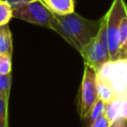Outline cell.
I'll use <instances>...</instances> for the list:
<instances>
[{"instance_id": "obj_1", "label": "cell", "mask_w": 127, "mask_h": 127, "mask_svg": "<svg viewBox=\"0 0 127 127\" xmlns=\"http://www.w3.org/2000/svg\"><path fill=\"white\" fill-rule=\"evenodd\" d=\"M100 22L101 18L90 20L75 12L64 16L54 15L51 30L57 32L80 54L83 48L96 36Z\"/></svg>"}, {"instance_id": "obj_2", "label": "cell", "mask_w": 127, "mask_h": 127, "mask_svg": "<svg viewBox=\"0 0 127 127\" xmlns=\"http://www.w3.org/2000/svg\"><path fill=\"white\" fill-rule=\"evenodd\" d=\"M84 60V64L92 66L96 71L107 62L110 61L107 31H106V16L101 17L100 27L96 36L83 48L80 53Z\"/></svg>"}, {"instance_id": "obj_3", "label": "cell", "mask_w": 127, "mask_h": 127, "mask_svg": "<svg viewBox=\"0 0 127 127\" xmlns=\"http://www.w3.org/2000/svg\"><path fill=\"white\" fill-rule=\"evenodd\" d=\"M97 77L107 82L118 98H127V60L117 59L105 63L98 70Z\"/></svg>"}, {"instance_id": "obj_4", "label": "cell", "mask_w": 127, "mask_h": 127, "mask_svg": "<svg viewBox=\"0 0 127 127\" xmlns=\"http://www.w3.org/2000/svg\"><path fill=\"white\" fill-rule=\"evenodd\" d=\"M126 10L127 5L124 0H113L109 10L105 14L110 61L117 60L119 56V27Z\"/></svg>"}, {"instance_id": "obj_5", "label": "cell", "mask_w": 127, "mask_h": 127, "mask_svg": "<svg viewBox=\"0 0 127 127\" xmlns=\"http://www.w3.org/2000/svg\"><path fill=\"white\" fill-rule=\"evenodd\" d=\"M13 18L51 29L54 14L45 6L42 0H33L13 8Z\"/></svg>"}, {"instance_id": "obj_6", "label": "cell", "mask_w": 127, "mask_h": 127, "mask_svg": "<svg viewBox=\"0 0 127 127\" xmlns=\"http://www.w3.org/2000/svg\"><path fill=\"white\" fill-rule=\"evenodd\" d=\"M98 99L97 93V71L87 64H84L83 76L79 95V114L86 118L95 101Z\"/></svg>"}, {"instance_id": "obj_7", "label": "cell", "mask_w": 127, "mask_h": 127, "mask_svg": "<svg viewBox=\"0 0 127 127\" xmlns=\"http://www.w3.org/2000/svg\"><path fill=\"white\" fill-rule=\"evenodd\" d=\"M42 2L54 15L64 16L74 12L73 0H42Z\"/></svg>"}, {"instance_id": "obj_8", "label": "cell", "mask_w": 127, "mask_h": 127, "mask_svg": "<svg viewBox=\"0 0 127 127\" xmlns=\"http://www.w3.org/2000/svg\"><path fill=\"white\" fill-rule=\"evenodd\" d=\"M0 53L13 54V40L8 24L0 26Z\"/></svg>"}, {"instance_id": "obj_9", "label": "cell", "mask_w": 127, "mask_h": 127, "mask_svg": "<svg viewBox=\"0 0 127 127\" xmlns=\"http://www.w3.org/2000/svg\"><path fill=\"white\" fill-rule=\"evenodd\" d=\"M120 104H121V98L115 97L111 101L106 103L104 115L109 120L111 124L119 120V111H120Z\"/></svg>"}, {"instance_id": "obj_10", "label": "cell", "mask_w": 127, "mask_h": 127, "mask_svg": "<svg viewBox=\"0 0 127 127\" xmlns=\"http://www.w3.org/2000/svg\"><path fill=\"white\" fill-rule=\"evenodd\" d=\"M127 48V10L120 22L119 27V56L118 59H122Z\"/></svg>"}, {"instance_id": "obj_11", "label": "cell", "mask_w": 127, "mask_h": 127, "mask_svg": "<svg viewBox=\"0 0 127 127\" xmlns=\"http://www.w3.org/2000/svg\"><path fill=\"white\" fill-rule=\"evenodd\" d=\"M97 93H98V98L102 99L106 103L116 97L111 86L107 82L99 79L98 77H97Z\"/></svg>"}, {"instance_id": "obj_12", "label": "cell", "mask_w": 127, "mask_h": 127, "mask_svg": "<svg viewBox=\"0 0 127 127\" xmlns=\"http://www.w3.org/2000/svg\"><path fill=\"white\" fill-rule=\"evenodd\" d=\"M13 18V7L6 1L0 0V26L6 25Z\"/></svg>"}, {"instance_id": "obj_13", "label": "cell", "mask_w": 127, "mask_h": 127, "mask_svg": "<svg viewBox=\"0 0 127 127\" xmlns=\"http://www.w3.org/2000/svg\"><path fill=\"white\" fill-rule=\"evenodd\" d=\"M105 106H106V102H104L102 99L98 98L95 103L92 105L89 114H88V118L90 120V122L96 120L97 118H99L100 116L104 115V111H105Z\"/></svg>"}, {"instance_id": "obj_14", "label": "cell", "mask_w": 127, "mask_h": 127, "mask_svg": "<svg viewBox=\"0 0 127 127\" xmlns=\"http://www.w3.org/2000/svg\"><path fill=\"white\" fill-rule=\"evenodd\" d=\"M12 82V74H1L0 73V97L8 98L10 95Z\"/></svg>"}, {"instance_id": "obj_15", "label": "cell", "mask_w": 127, "mask_h": 127, "mask_svg": "<svg viewBox=\"0 0 127 127\" xmlns=\"http://www.w3.org/2000/svg\"><path fill=\"white\" fill-rule=\"evenodd\" d=\"M12 71V55L0 53V73L9 74Z\"/></svg>"}, {"instance_id": "obj_16", "label": "cell", "mask_w": 127, "mask_h": 127, "mask_svg": "<svg viewBox=\"0 0 127 127\" xmlns=\"http://www.w3.org/2000/svg\"><path fill=\"white\" fill-rule=\"evenodd\" d=\"M8 100L0 97V127H8Z\"/></svg>"}, {"instance_id": "obj_17", "label": "cell", "mask_w": 127, "mask_h": 127, "mask_svg": "<svg viewBox=\"0 0 127 127\" xmlns=\"http://www.w3.org/2000/svg\"><path fill=\"white\" fill-rule=\"evenodd\" d=\"M111 123L109 122V120L106 118L105 115L100 116L99 118H97L96 120L92 121L90 123L89 127H111Z\"/></svg>"}, {"instance_id": "obj_18", "label": "cell", "mask_w": 127, "mask_h": 127, "mask_svg": "<svg viewBox=\"0 0 127 127\" xmlns=\"http://www.w3.org/2000/svg\"><path fill=\"white\" fill-rule=\"evenodd\" d=\"M119 120L127 121V98L121 99L120 111H119Z\"/></svg>"}, {"instance_id": "obj_19", "label": "cell", "mask_w": 127, "mask_h": 127, "mask_svg": "<svg viewBox=\"0 0 127 127\" xmlns=\"http://www.w3.org/2000/svg\"><path fill=\"white\" fill-rule=\"evenodd\" d=\"M3 1L8 2V3L14 8V7H17V6H21V5H23V4H26V3H28V2H31V1H33V0H3Z\"/></svg>"}, {"instance_id": "obj_20", "label": "cell", "mask_w": 127, "mask_h": 127, "mask_svg": "<svg viewBox=\"0 0 127 127\" xmlns=\"http://www.w3.org/2000/svg\"><path fill=\"white\" fill-rule=\"evenodd\" d=\"M122 59H126V60H127V48H126V51H125V53H124Z\"/></svg>"}]
</instances>
